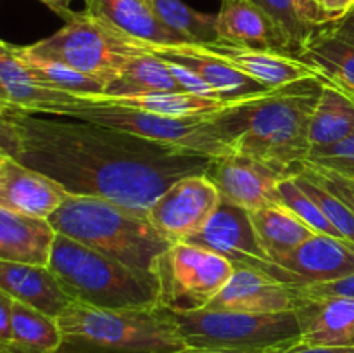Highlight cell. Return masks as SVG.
<instances>
[{"instance_id":"6da1fadb","label":"cell","mask_w":354,"mask_h":353,"mask_svg":"<svg viewBox=\"0 0 354 353\" xmlns=\"http://www.w3.org/2000/svg\"><path fill=\"white\" fill-rule=\"evenodd\" d=\"M17 154L73 196H92L147 213L180 179L206 173L209 158L176 151L130 132L66 116L10 111Z\"/></svg>"},{"instance_id":"7a4b0ae2","label":"cell","mask_w":354,"mask_h":353,"mask_svg":"<svg viewBox=\"0 0 354 353\" xmlns=\"http://www.w3.org/2000/svg\"><path fill=\"white\" fill-rule=\"evenodd\" d=\"M320 92L318 80H306L245 100L235 152L294 172L311 151L310 123Z\"/></svg>"},{"instance_id":"3957f363","label":"cell","mask_w":354,"mask_h":353,"mask_svg":"<svg viewBox=\"0 0 354 353\" xmlns=\"http://www.w3.org/2000/svg\"><path fill=\"white\" fill-rule=\"evenodd\" d=\"M48 221L55 234L142 272H152L156 260L173 244L149 221L147 213L100 197L69 194Z\"/></svg>"},{"instance_id":"277c9868","label":"cell","mask_w":354,"mask_h":353,"mask_svg":"<svg viewBox=\"0 0 354 353\" xmlns=\"http://www.w3.org/2000/svg\"><path fill=\"white\" fill-rule=\"evenodd\" d=\"M59 353H171L185 348L173 314L162 307L107 310L73 301L57 317Z\"/></svg>"},{"instance_id":"5b68a950","label":"cell","mask_w":354,"mask_h":353,"mask_svg":"<svg viewBox=\"0 0 354 353\" xmlns=\"http://www.w3.org/2000/svg\"><path fill=\"white\" fill-rule=\"evenodd\" d=\"M48 269L75 303L107 310L159 307L158 279L57 234Z\"/></svg>"},{"instance_id":"8992f818","label":"cell","mask_w":354,"mask_h":353,"mask_svg":"<svg viewBox=\"0 0 354 353\" xmlns=\"http://www.w3.org/2000/svg\"><path fill=\"white\" fill-rule=\"evenodd\" d=\"M244 102L245 100H242L223 113L209 114V116L173 118L145 113L131 107L80 100L66 118H76L116 130L130 132L145 141L176 151L216 159L235 154L239 107Z\"/></svg>"},{"instance_id":"52a82bcc","label":"cell","mask_w":354,"mask_h":353,"mask_svg":"<svg viewBox=\"0 0 354 353\" xmlns=\"http://www.w3.org/2000/svg\"><path fill=\"white\" fill-rule=\"evenodd\" d=\"M185 346L265 350L301 341L299 311L245 314L234 310L171 311Z\"/></svg>"},{"instance_id":"ba28073f","label":"cell","mask_w":354,"mask_h":353,"mask_svg":"<svg viewBox=\"0 0 354 353\" xmlns=\"http://www.w3.org/2000/svg\"><path fill=\"white\" fill-rule=\"evenodd\" d=\"M234 270L228 260L209 249L185 241L173 242L152 270L159 286V307L169 311L203 310Z\"/></svg>"},{"instance_id":"9c48e42d","label":"cell","mask_w":354,"mask_h":353,"mask_svg":"<svg viewBox=\"0 0 354 353\" xmlns=\"http://www.w3.org/2000/svg\"><path fill=\"white\" fill-rule=\"evenodd\" d=\"M24 48L38 57L62 62L75 71L100 80L104 85L116 75L127 52L113 28L86 10H73L61 30Z\"/></svg>"},{"instance_id":"30bf717a","label":"cell","mask_w":354,"mask_h":353,"mask_svg":"<svg viewBox=\"0 0 354 353\" xmlns=\"http://www.w3.org/2000/svg\"><path fill=\"white\" fill-rule=\"evenodd\" d=\"M220 203V190L206 173L189 175L151 204L147 218L169 241H185L209 220Z\"/></svg>"},{"instance_id":"8fae6325","label":"cell","mask_w":354,"mask_h":353,"mask_svg":"<svg viewBox=\"0 0 354 353\" xmlns=\"http://www.w3.org/2000/svg\"><path fill=\"white\" fill-rule=\"evenodd\" d=\"M185 242L223 256L234 269H251L268 275L273 263L256 235L249 211L223 199L209 220Z\"/></svg>"},{"instance_id":"7c38bea8","label":"cell","mask_w":354,"mask_h":353,"mask_svg":"<svg viewBox=\"0 0 354 353\" xmlns=\"http://www.w3.org/2000/svg\"><path fill=\"white\" fill-rule=\"evenodd\" d=\"M290 173L294 172L235 152L211 159L206 175L220 190L221 199L245 211H254L279 203V183Z\"/></svg>"},{"instance_id":"4fadbf2b","label":"cell","mask_w":354,"mask_h":353,"mask_svg":"<svg viewBox=\"0 0 354 353\" xmlns=\"http://www.w3.org/2000/svg\"><path fill=\"white\" fill-rule=\"evenodd\" d=\"M296 57L313 69L318 82L354 100V9L315 28Z\"/></svg>"},{"instance_id":"5bb4252c","label":"cell","mask_w":354,"mask_h":353,"mask_svg":"<svg viewBox=\"0 0 354 353\" xmlns=\"http://www.w3.org/2000/svg\"><path fill=\"white\" fill-rule=\"evenodd\" d=\"M354 273V242L315 234L286 258L273 262L268 275L294 286L322 284Z\"/></svg>"},{"instance_id":"9a60e30c","label":"cell","mask_w":354,"mask_h":353,"mask_svg":"<svg viewBox=\"0 0 354 353\" xmlns=\"http://www.w3.org/2000/svg\"><path fill=\"white\" fill-rule=\"evenodd\" d=\"M308 305L299 286L282 282L251 269H235L228 282L213 298L209 310L245 314H286Z\"/></svg>"},{"instance_id":"2e32d148","label":"cell","mask_w":354,"mask_h":353,"mask_svg":"<svg viewBox=\"0 0 354 353\" xmlns=\"http://www.w3.org/2000/svg\"><path fill=\"white\" fill-rule=\"evenodd\" d=\"M69 192L45 173L10 156H0V208L48 220Z\"/></svg>"},{"instance_id":"e0dca14e","label":"cell","mask_w":354,"mask_h":353,"mask_svg":"<svg viewBox=\"0 0 354 353\" xmlns=\"http://www.w3.org/2000/svg\"><path fill=\"white\" fill-rule=\"evenodd\" d=\"M201 47L207 54L228 62L268 90H280L294 83L317 80L310 66L304 64L296 55L286 52L245 47L223 40L204 44Z\"/></svg>"},{"instance_id":"ac0fdd59","label":"cell","mask_w":354,"mask_h":353,"mask_svg":"<svg viewBox=\"0 0 354 353\" xmlns=\"http://www.w3.org/2000/svg\"><path fill=\"white\" fill-rule=\"evenodd\" d=\"M0 83L17 111L48 116H68L80 102L71 93L41 85L17 55L16 45L0 40Z\"/></svg>"},{"instance_id":"d6986e66","label":"cell","mask_w":354,"mask_h":353,"mask_svg":"<svg viewBox=\"0 0 354 353\" xmlns=\"http://www.w3.org/2000/svg\"><path fill=\"white\" fill-rule=\"evenodd\" d=\"M0 291L55 318L73 303L48 266L30 263L0 260Z\"/></svg>"},{"instance_id":"ffe728a7","label":"cell","mask_w":354,"mask_h":353,"mask_svg":"<svg viewBox=\"0 0 354 353\" xmlns=\"http://www.w3.org/2000/svg\"><path fill=\"white\" fill-rule=\"evenodd\" d=\"M216 28L218 37L223 42L289 54L282 31L251 0H221Z\"/></svg>"},{"instance_id":"44dd1931","label":"cell","mask_w":354,"mask_h":353,"mask_svg":"<svg viewBox=\"0 0 354 353\" xmlns=\"http://www.w3.org/2000/svg\"><path fill=\"white\" fill-rule=\"evenodd\" d=\"M55 230L45 218L28 217L0 208V260L48 265Z\"/></svg>"},{"instance_id":"7402d4cb","label":"cell","mask_w":354,"mask_h":353,"mask_svg":"<svg viewBox=\"0 0 354 353\" xmlns=\"http://www.w3.org/2000/svg\"><path fill=\"white\" fill-rule=\"evenodd\" d=\"M85 10L123 33L154 44H183L156 16L149 0H83Z\"/></svg>"},{"instance_id":"603a6c76","label":"cell","mask_w":354,"mask_h":353,"mask_svg":"<svg viewBox=\"0 0 354 353\" xmlns=\"http://www.w3.org/2000/svg\"><path fill=\"white\" fill-rule=\"evenodd\" d=\"M301 343L354 346V298L310 301L299 308Z\"/></svg>"},{"instance_id":"cb8c5ba5","label":"cell","mask_w":354,"mask_h":353,"mask_svg":"<svg viewBox=\"0 0 354 353\" xmlns=\"http://www.w3.org/2000/svg\"><path fill=\"white\" fill-rule=\"evenodd\" d=\"M124 51L127 52L116 75L106 82L100 96L121 97L149 92H178V83L173 78L165 59L135 48L124 47Z\"/></svg>"},{"instance_id":"d4e9b609","label":"cell","mask_w":354,"mask_h":353,"mask_svg":"<svg viewBox=\"0 0 354 353\" xmlns=\"http://www.w3.org/2000/svg\"><path fill=\"white\" fill-rule=\"evenodd\" d=\"M80 100L97 104H113V106L131 107L145 113L161 114V116L173 118H196L209 116V114L223 113L239 102H225L220 99H206V97L192 96L185 92H149L138 96H121L107 97L95 93V96L82 97ZM242 102V100H241Z\"/></svg>"},{"instance_id":"484cf974","label":"cell","mask_w":354,"mask_h":353,"mask_svg":"<svg viewBox=\"0 0 354 353\" xmlns=\"http://www.w3.org/2000/svg\"><path fill=\"white\" fill-rule=\"evenodd\" d=\"M249 217L259 242L272 262L286 258L317 234L310 225L304 224L289 208L280 203H272L259 210L249 211Z\"/></svg>"},{"instance_id":"4316f807","label":"cell","mask_w":354,"mask_h":353,"mask_svg":"<svg viewBox=\"0 0 354 353\" xmlns=\"http://www.w3.org/2000/svg\"><path fill=\"white\" fill-rule=\"evenodd\" d=\"M354 134V100L341 90L322 83L310 123V144L313 149L327 147Z\"/></svg>"},{"instance_id":"83f0119b","label":"cell","mask_w":354,"mask_h":353,"mask_svg":"<svg viewBox=\"0 0 354 353\" xmlns=\"http://www.w3.org/2000/svg\"><path fill=\"white\" fill-rule=\"evenodd\" d=\"M158 19L178 35L183 44H211L218 42L216 14L199 12L182 0H149Z\"/></svg>"},{"instance_id":"f1b7e54d","label":"cell","mask_w":354,"mask_h":353,"mask_svg":"<svg viewBox=\"0 0 354 353\" xmlns=\"http://www.w3.org/2000/svg\"><path fill=\"white\" fill-rule=\"evenodd\" d=\"M16 52L23 59L31 75L48 89L71 93L78 99L104 92V83L100 80L75 71V69L62 64V62L38 57V55L31 54V52H28L24 47H19V45H16Z\"/></svg>"},{"instance_id":"f546056e","label":"cell","mask_w":354,"mask_h":353,"mask_svg":"<svg viewBox=\"0 0 354 353\" xmlns=\"http://www.w3.org/2000/svg\"><path fill=\"white\" fill-rule=\"evenodd\" d=\"M294 179L297 185L310 196V199L320 208L325 218L334 225L339 235L346 241L354 242V213L342 203V199H339L334 192H330L313 176L308 175L303 168L294 170Z\"/></svg>"},{"instance_id":"4dcf8cb0","label":"cell","mask_w":354,"mask_h":353,"mask_svg":"<svg viewBox=\"0 0 354 353\" xmlns=\"http://www.w3.org/2000/svg\"><path fill=\"white\" fill-rule=\"evenodd\" d=\"M251 2L272 17L286 38L289 54L297 55L315 26L308 23L296 0H251Z\"/></svg>"},{"instance_id":"1f68e13d","label":"cell","mask_w":354,"mask_h":353,"mask_svg":"<svg viewBox=\"0 0 354 353\" xmlns=\"http://www.w3.org/2000/svg\"><path fill=\"white\" fill-rule=\"evenodd\" d=\"M279 203L283 204L286 208H289L296 217H299L304 224L310 225L317 234H325V235H335V237H341L339 232L335 230L334 225L325 218V215L322 213L320 208L310 199L306 192L297 185L296 179H294V173H290L289 176L282 180L279 183Z\"/></svg>"},{"instance_id":"d6a6232c","label":"cell","mask_w":354,"mask_h":353,"mask_svg":"<svg viewBox=\"0 0 354 353\" xmlns=\"http://www.w3.org/2000/svg\"><path fill=\"white\" fill-rule=\"evenodd\" d=\"M303 165L354 180V134L327 147L310 151Z\"/></svg>"},{"instance_id":"836d02e7","label":"cell","mask_w":354,"mask_h":353,"mask_svg":"<svg viewBox=\"0 0 354 353\" xmlns=\"http://www.w3.org/2000/svg\"><path fill=\"white\" fill-rule=\"evenodd\" d=\"M299 289L308 303L318 300H330V298H354V273L341 277V279L328 280V282L299 286Z\"/></svg>"},{"instance_id":"e575fe53","label":"cell","mask_w":354,"mask_h":353,"mask_svg":"<svg viewBox=\"0 0 354 353\" xmlns=\"http://www.w3.org/2000/svg\"><path fill=\"white\" fill-rule=\"evenodd\" d=\"M166 64H168L169 71H171L173 78L178 83L180 90L185 93H192V96L206 97V99H220V97L214 93V90L197 75L194 69L187 68L185 64H180L176 61H169V59H165ZM221 100V99H220ZM227 102V100H225Z\"/></svg>"},{"instance_id":"d590c367","label":"cell","mask_w":354,"mask_h":353,"mask_svg":"<svg viewBox=\"0 0 354 353\" xmlns=\"http://www.w3.org/2000/svg\"><path fill=\"white\" fill-rule=\"evenodd\" d=\"M297 168H303L308 175L313 176L315 180L322 183V185L327 187L330 192H334L339 199H342V203L349 208L354 213V180L344 179V176L334 175V173L328 172H320V170L310 168V166H297Z\"/></svg>"},{"instance_id":"8d00e7d4","label":"cell","mask_w":354,"mask_h":353,"mask_svg":"<svg viewBox=\"0 0 354 353\" xmlns=\"http://www.w3.org/2000/svg\"><path fill=\"white\" fill-rule=\"evenodd\" d=\"M0 154L10 158L17 154V132L10 111H0Z\"/></svg>"},{"instance_id":"74e56055","label":"cell","mask_w":354,"mask_h":353,"mask_svg":"<svg viewBox=\"0 0 354 353\" xmlns=\"http://www.w3.org/2000/svg\"><path fill=\"white\" fill-rule=\"evenodd\" d=\"M12 298L0 291V353L12 345Z\"/></svg>"},{"instance_id":"f35d334b","label":"cell","mask_w":354,"mask_h":353,"mask_svg":"<svg viewBox=\"0 0 354 353\" xmlns=\"http://www.w3.org/2000/svg\"><path fill=\"white\" fill-rule=\"evenodd\" d=\"M296 2L311 26L317 28L325 23H330L324 10V0H296Z\"/></svg>"},{"instance_id":"ab89813d","label":"cell","mask_w":354,"mask_h":353,"mask_svg":"<svg viewBox=\"0 0 354 353\" xmlns=\"http://www.w3.org/2000/svg\"><path fill=\"white\" fill-rule=\"evenodd\" d=\"M282 353H354V346H328V345H308L296 343L283 350Z\"/></svg>"},{"instance_id":"60d3db41","label":"cell","mask_w":354,"mask_h":353,"mask_svg":"<svg viewBox=\"0 0 354 353\" xmlns=\"http://www.w3.org/2000/svg\"><path fill=\"white\" fill-rule=\"evenodd\" d=\"M286 348H289V346H275V348H265V350H223V348H192V346H185V348L178 350V352H171V353H282Z\"/></svg>"},{"instance_id":"b9f144b4","label":"cell","mask_w":354,"mask_h":353,"mask_svg":"<svg viewBox=\"0 0 354 353\" xmlns=\"http://www.w3.org/2000/svg\"><path fill=\"white\" fill-rule=\"evenodd\" d=\"M354 9V0H324V10L328 21H335Z\"/></svg>"},{"instance_id":"7bdbcfd3","label":"cell","mask_w":354,"mask_h":353,"mask_svg":"<svg viewBox=\"0 0 354 353\" xmlns=\"http://www.w3.org/2000/svg\"><path fill=\"white\" fill-rule=\"evenodd\" d=\"M40 2L45 3L50 10H54V12L57 14L59 17H62V19H66V17L73 12L71 9L73 0H40Z\"/></svg>"},{"instance_id":"ee69618b","label":"cell","mask_w":354,"mask_h":353,"mask_svg":"<svg viewBox=\"0 0 354 353\" xmlns=\"http://www.w3.org/2000/svg\"><path fill=\"white\" fill-rule=\"evenodd\" d=\"M0 111H17L16 107H14V104L10 102L9 96H7L6 89L2 87V83H0Z\"/></svg>"},{"instance_id":"f6af8a7d","label":"cell","mask_w":354,"mask_h":353,"mask_svg":"<svg viewBox=\"0 0 354 353\" xmlns=\"http://www.w3.org/2000/svg\"><path fill=\"white\" fill-rule=\"evenodd\" d=\"M0 156H2V154H0Z\"/></svg>"}]
</instances>
